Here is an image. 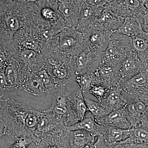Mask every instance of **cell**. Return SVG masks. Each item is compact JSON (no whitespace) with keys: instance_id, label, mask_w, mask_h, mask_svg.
<instances>
[{"instance_id":"cell-1","label":"cell","mask_w":148,"mask_h":148,"mask_svg":"<svg viewBox=\"0 0 148 148\" xmlns=\"http://www.w3.org/2000/svg\"><path fill=\"white\" fill-rule=\"evenodd\" d=\"M5 135L16 140L24 137L34 140L40 111L10 98L5 99L2 110Z\"/></svg>"},{"instance_id":"cell-2","label":"cell","mask_w":148,"mask_h":148,"mask_svg":"<svg viewBox=\"0 0 148 148\" xmlns=\"http://www.w3.org/2000/svg\"><path fill=\"white\" fill-rule=\"evenodd\" d=\"M47 44L49 52L72 57L84 50L88 45V42L84 34L66 26Z\"/></svg>"},{"instance_id":"cell-3","label":"cell","mask_w":148,"mask_h":148,"mask_svg":"<svg viewBox=\"0 0 148 148\" xmlns=\"http://www.w3.org/2000/svg\"><path fill=\"white\" fill-rule=\"evenodd\" d=\"M45 65L58 88L75 80L76 75L71 65V58L55 52L43 56Z\"/></svg>"},{"instance_id":"cell-4","label":"cell","mask_w":148,"mask_h":148,"mask_svg":"<svg viewBox=\"0 0 148 148\" xmlns=\"http://www.w3.org/2000/svg\"><path fill=\"white\" fill-rule=\"evenodd\" d=\"M71 95L65 86H61L52 96L50 107L45 110L67 127L78 122L72 109Z\"/></svg>"},{"instance_id":"cell-5","label":"cell","mask_w":148,"mask_h":148,"mask_svg":"<svg viewBox=\"0 0 148 148\" xmlns=\"http://www.w3.org/2000/svg\"><path fill=\"white\" fill-rule=\"evenodd\" d=\"M133 50L132 38L113 33L108 47L103 52L102 62L118 67Z\"/></svg>"},{"instance_id":"cell-6","label":"cell","mask_w":148,"mask_h":148,"mask_svg":"<svg viewBox=\"0 0 148 148\" xmlns=\"http://www.w3.org/2000/svg\"><path fill=\"white\" fill-rule=\"evenodd\" d=\"M103 52L90 45L77 55L72 57L71 66L76 75L94 73L102 63Z\"/></svg>"},{"instance_id":"cell-7","label":"cell","mask_w":148,"mask_h":148,"mask_svg":"<svg viewBox=\"0 0 148 148\" xmlns=\"http://www.w3.org/2000/svg\"><path fill=\"white\" fill-rule=\"evenodd\" d=\"M16 51L31 49L42 54L44 42L40 38L36 26L20 29L14 37Z\"/></svg>"},{"instance_id":"cell-8","label":"cell","mask_w":148,"mask_h":148,"mask_svg":"<svg viewBox=\"0 0 148 148\" xmlns=\"http://www.w3.org/2000/svg\"><path fill=\"white\" fill-rule=\"evenodd\" d=\"M123 93L128 101L139 100L141 95L148 92V73L143 71L120 84Z\"/></svg>"},{"instance_id":"cell-9","label":"cell","mask_w":148,"mask_h":148,"mask_svg":"<svg viewBox=\"0 0 148 148\" xmlns=\"http://www.w3.org/2000/svg\"><path fill=\"white\" fill-rule=\"evenodd\" d=\"M92 75L93 84H103L110 90L119 85L121 82L118 67L102 62Z\"/></svg>"},{"instance_id":"cell-10","label":"cell","mask_w":148,"mask_h":148,"mask_svg":"<svg viewBox=\"0 0 148 148\" xmlns=\"http://www.w3.org/2000/svg\"><path fill=\"white\" fill-rule=\"evenodd\" d=\"M66 129L67 127L52 114L45 110L40 111L33 142L35 143L44 136L55 134Z\"/></svg>"},{"instance_id":"cell-11","label":"cell","mask_w":148,"mask_h":148,"mask_svg":"<svg viewBox=\"0 0 148 148\" xmlns=\"http://www.w3.org/2000/svg\"><path fill=\"white\" fill-rule=\"evenodd\" d=\"M104 7L88 5L80 0L79 14L75 29L83 34L88 33L101 15Z\"/></svg>"},{"instance_id":"cell-12","label":"cell","mask_w":148,"mask_h":148,"mask_svg":"<svg viewBox=\"0 0 148 148\" xmlns=\"http://www.w3.org/2000/svg\"><path fill=\"white\" fill-rule=\"evenodd\" d=\"M118 68L121 82L130 79L140 72L147 70L134 50L122 61Z\"/></svg>"},{"instance_id":"cell-13","label":"cell","mask_w":148,"mask_h":148,"mask_svg":"<svg viewBox=\"0 0 148 148\" xmlns=\"http://www.w3.org/2000/svg\"><path fill=\"white\" fill-rule=\"evenodd\" d=\"M124 110L130 127L140 126L147 120L148 106L140 100L128 102Z\"/></svg>"},{"instance_id":"cell-14","label":"cell","mask_w":148,"mask_h":148,"mask_svg":"<svg viewBox=\"0 0 148 148\" xmlns=\"http://www.w3.org/2000/svg\"><path fill=\"white\" fill-rule=\"evenodd\" d=\"M112 33L95 23L90 31L84 34L87 38L88 45L104 52L108 47Z\"/></svg>"},{"instance_id":"cell-15","label":"cell","mask_w":148,"mask_h":148,"mask_svg":"<svg viewBox=\"0 0 148 148\" xmlns=\"http://www.w3.org/2000/svg\"><path fill=\"white\" fill-rule=\"evenodd\" d=\"M80 0H59L57 11L66 22V26L75 29L79 14Z\"/></svg>"},{"instance_id":"cell-16","label":"cell","mask_w":148,"mask_h":148,"mask_svg":"<svg viewBox=\"0 0 148 148\" xmlns=\"http://www.w3.org/2000/svg\"><path fill=\"white\" fill-rule=\"evenodd\" d=\"M68 130L46 135L35 143L36 148H71Z\"/></svg>"},{"instance_id":"cell-17","label":"cell","mask_w":148,"mask_h":148,"mask_svg":"<svg viewBox=\"0 0 148 148\" xmlns=\"http://www.w3.org/2000/svg\"><path fill=\"white\" fill-rule=\"evenodd\" d=\"M17 52L15 58L24 64L32 73L38 71L44 65L43 56L36 51L24 49Z\"/></svg>"},{"instance_id":"cell-18","label":"cell","mask_w":148,"mask_h":148,"mask_svg":"<svg viewBox=\"0 0 148 148\" xmlns=\"http://www.w3.org/2000/svg\"><path fill=\"white\" fill-rule=\"evenodd\" d=\"M95 119L96 122L101 125L124 129H129L130 127V123L123 108L114 110L103 118Z\"/></svg>"},{"instance_id":"cell-19","label":"cell","mask_w":148,"mask_h":148,"mask_svg":"<svg viewBox=\"0 0 148 148\" xmlns=\"http://www.w3.org/2000/svg\"><path fill=\"white\" fill-rule=\"evenodd\" d=\"M124 20V18L115 14L106 5L95 23L103 29L113 33L121 26Z\"/></svg>"},{"instance_id":"cell-20","label":"cell","mask_w":148,"mask_h":148,"mask_svg":"<svg viewBox=\"0 0 148 148\" xmlns=\"http://www.w3.org/2000/svg\"><path fill=\"white\" fill-rule=\"evenodd\" d=\"M128 103L120 85L111 89L106 99L101 103L112 112L114 110L124 108Z\"/></svg>"},{"instance_id":"cell-21","label":"cell","mask_w":148,"mask_h":148,"mask_svg":"<svg viewBox=\"0 0 148 148\" xmlns=\"http://www.w3.org/2000/svg\"><path fill=\"white\" fill-rule=\"evenodd\" d=\"M101 127L102 126L96 122L95 118L92 114L87 111L85 116L82 120L67 128L69 131L85 130L90 132L97 137L100 135Z\"/></svg>"},{"instance_id":"cell-22","label":"cell","mask_w":148,"mask_h":148,"mask_svg":"<svg viewBox=\"0 0 148 148\" xmlns=\"http://www.w3.org/2000/svg\"><path fill=\"white\" fill-rule=\"evenodd\" d=\"M69 143L71 148H82L95 141V135L83 130L69 131Z\"/></svg>"},{"instance_id":"cell-23","label":"cell","mask_w":148,"mask_h":148,"mask_svg":"<svg viewBox=\"0 0 148 148\" xmlns=\"http://www.w3.org/2000/svg\"><path fill=\"white\" fill-rule=\"evenodd\" d=\"M142 24L138 19L133 17H127L120 26L113 33H118L133 38L145 33Z\"/></svg>"},{"instance_id":"cell-24","label":"cell","mask_w":148,"mask_h":148,"mask_svg":"<svg viewBox=\"0 0 148 148\" xmlns=\"http://www.w3.org/2000/svg\"><path fill=\"white\" fill-rule=\"evenodd\" d=\"M133 50L146 67L148 66V38L147 32L132 38Z\"/></svg>"},{"instance_id":"cell-25","label":"cell","mask_w":148,"mask_h":148,"mask_svg":"<svg viewBox=\"0 0 148 148\" xmlns=\"http://www.w3.org/2000/svg\"><path fill=\"white\" fill-rule=\"evenodd\" d=\"M130 128V136L123 142L148 146V123L147 120L140 126Z\"/></svg>"},{"instance_id":"cell-26","label":"cell","mask_w":148,"mask_h":148,"mask_svg":"<svg viewBox=\"0 0 148 148\" xmlns=\"http://www.w3.org/2000/svg\"><path fill=\"white\" fill-rule=\"evenodd\" d=\"M72 109L78 122L80 121L85 116L88 111L84 101V96L80 88L76 92L71 93Z\"/></svg>"},{"instance_id":"cell-27","label":"cell","mask_w":148,"mask_h":148,"mask_svg":"<svg viewBox=\"0 0 148 148\" xmlns=\"http://www.w3.org/2000/svg\"><path fill=\"white\" fill-rule=\"evenodd\" d=\"M130 129H124L112 126H106L103 135V138L110 144L121 142L129 138Z\"/></svg>"},{"instance_id":"cell-28","label":"cell","mask_w":148,"mask_h":148,"mask_svg":"<svg viewBox=\"0 0 148 148\" xmlns=\"http://www.w3.org/2000/svg\"><path fill=\"white\" fill-rule=\"evenodd\" d=\"M22 89L34 96H40L47 93L45 88L34 73H33L24 82Z\"/></svg>"},{"instance_id":"cell-29","label":"cell","mask_w":148,"mask_h":148,"mask_svg":"<svg viewBox=\"0 0 148 148\" xmlns=\"http://www.w3.org/2000/svg\"><path fill=\"white\" fill-rule=\"evenodd\" d=\"M88 111L92 114L95 119H99L105 117L111 112L108 109L99 102L92 101L90 98L84 97Z\"/></svg>"},{"instance_id":"cell-30","label":"cell","mask_w":148,"mask_h":148,"mask_svg":"<svg viewBox=\"0 0 148 148\" xmlns=\"http://www.w3.org/2000/svg\"><path fill=\"white\" fill-rule=\"evenodd\" d=\"M92 74L85 73L76 75L75 80L79 86L83 94L89 93L93 84Z\"/></svg>"},{"instance_id":"cell-31","label":"cell","mask_w":148,"mask_h":148,"mask_svg":"<svg viewBox=\"0 0 148 148\" xmlns=\"http://www.w3.org/2000/svg\"><path fill=\"white\" fill-rule=\"evenodd\" d=\"M110 89L103 84H92L89 91L101 103L108 96Z\"/></svg>"},{"instance_id":"cell-32","label":"cell","mask_w":148,"mask_h":148,"mask_svg":"<svg viewBox=\"0 0 148 148\" xmlns=\"http://www.w3.org/2000/svg\"><path fill=\"white\" fill-rule=\"evenodd\" d=\"M16 142L9 148H27L33 141L31 138L21 137L15 140Z\"/></svg>"},{"instance_id":"cell-33","label":"cell","mask_w":148,"mask_h":148,"mask_svg":"<svg viewBox=\"0 0 148 148\" xmlns=\"http://www.w3.org/2000/svg\"><path fill=\"white\" fill-rule=\"evenodd\" d=\"M112 148H148V146L135 143H126L123 141L111 144Z\"/></svg>"},{"instance_id":"cell-34","label":"cell","mask_w":148,"mask_h":148,"mask_svg":"<svg viewBox=\"0 0 148 148\" xmlns=\"http://www.w3.org/2000/svg\"><path fill=\"white\" fill-rule=\"evenodd\" d=\"M97 139L90 143L91 148H112L111 144L107 143L103 136H97Z\"/></svg>"},{"instance_id":"cell-35","label":"cell","mask_w":148,"mask_h":148,"mask_svg":"<svg viewBox=\"0 0 148 148\" xmlns=\"http://www.w3.org/2000/svg\"><path fill=\"white\" fill-rule=\"evenodd\" d=\"M3 97V95H0V138H1L3 135H5V125L3 121L2 113L3 104L5 101V99Z\"/></svg>"},{"instance_id":"cell-36","label":"cell","mask_w":148,"mask_h":148,"mask_svg":"<svg viewBox=\"0 0 148 148\" xmlns=\"http://www.w3.org/2000/svg\"><path fill=\"white\" fill-rule=\"evenodd\" d=\"M88 5L95 7H104L113 0H82Z\"/></svg>"},{"instance_id":"cell-37","label":"cell","mask_w":148,"mask_h":148,"mask_svg":"<svg viewBox=\"0 0 148 148\" xmlns=\"http://www.w3.org/2000/svg\"><path fill=\"white\" fill-rule=\"evenodd\" d=\"M9 60L10 59H8L5 53L3 51L0 49V69L2 68Z\"/></svg>"},{"instance_id":"cell-38","label":"cell","mask_w":148,"mask_h":148,"mask_svg":"<svg viewBox=\"0 0 148 148\" xmlns=\"http://www.w3.org/2000/svg\"><path fill=\"white\" fill-rule=\"evenodd\" d=\"M142 27L145 32H148V12L146 14L143 18L142 24Z\"/></svg>"},{"instance_id":"cell-39","label":"cell","mask_w":148,"mask_h":148,"mask_svg":"<svg viewBox=\"0 0 148 148\" xmlns=\"http://www.w3.org/2000/svg\"><path fill=\"white\" fill-rule=\"evenodd\" d=\"M139 100L143 101L148 106V92L140 96L139 98Z\"/></svg>"},{"instance_id":"cell-40","label":"cell","mask_w":148,"mask_h":148,"mask_svg":"<svg viewBox=\"0 0 148 148\" xmlns=\"http://www.w3.org/2000/svg\"><path fill=\"white\" fill-rule=\"evenodd\" d=\"M143 5L148 12V0H143Z\"/></svg>"},{"instance_id":"cell-41","label":"cell","mask_w":148,"mask_h":148,"mask_svg":"<svg viewBox=\"0 0 148 148\" xmlns=\"http://www.w3.org/2000/svg\"><path fill=\"white\" fill-rule=\"evenodd\" d=\"M21 1H24L26 2H35L37 1L38 0H21Z\"/></svg>"},{"instance_id":"cell-42","label":"cell","mask_w":148,"mask_h":148,"mask_svg":"<svg viewBox=\"0 0 148 148\" xmlns=\"http://www.w3.org/2000/svg\"><path fill=\"white\" fill-rule=\"evenodd\" d=\"M82 148H91V147H90V143Z\"/></svg>"},{"instance_id":"cell-43","label":"cell","mask_w":148,"mask_h":148,"mask_svg":"<svg viewBox=\"0 0 148 148\" xmlns=\"http://www.w3.org/2000/svg\"><path fill=\"white\" fill-rule=\"evenodd\" d=\"M147 121L148 123V113L147 114Z\"/></svg>"},{"instance_id":"cell-44","label":"cell","mask_w":148,"mask_h":148,"mask_svg":"<svg viewBox=\"0 0 148 148\" xmlns=\"http://www.w3.org/2000/svg\"><path fill=\"white\" fill-rule=\"evenodd\" d=\"M147 72L148 73V67H147Z\"/></svg>"},{"instance_id":"cell-45","label":"cell","mask_w":148,"mask_h":148,"mask_svg":"<svg viewBox=\"0 0 148 148\" xmlns=\"http://www.w3.org/2000/svg\"><path fill=\"white\" fill-rule=\"evenodd\" d=\"M147 37L148 38V33H147Z\"/></svg>"}]
</instances>
